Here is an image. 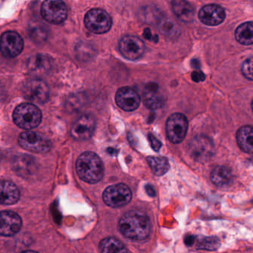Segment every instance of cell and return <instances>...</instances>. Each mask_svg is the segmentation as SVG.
<instances>
[{"instance_id":"cell-1","label":"cell","mask_w":253,"mask_h":253,"mask_svg":"<svg viewBox=\"0 0 253 253\" xmlns=\"http://www.w3.org/2000/svg\"><path fill=\"white\" fill-rule=\"evenodd\" d=\"M119 229L126 238L134 241H143L150 235L152 223L145 213L131 211L121 217Z\"/></svg>"},{"instance_id":"cell-2","label":"cell","mask_w":253,"mask_h":253,"mask_svg":"<svg viewBox=\"0 0 253 253\" xmlns=\"http://www.w3.org/2000/svg\"><path fill=\"white\" fill-rule=\"evenodd\" d=\"M77 172L81 180L88 183H96L103 178L104 166L97 154L86 152L80 155L77 161Z\"/></svg>"},{"instance_id":"cell-3","label":"cell","mask_w":253,"mask_h":253,"mask_svg":"<svg viewBox=\"0 0 253 253\" xmlns=\"http://www.w3.org/2000/svg\"><path fill=\"white\" fill-rule=\"evenodd\" d=\"M41 109L33 103H23L14 109L13 120L14 124L25 130L37 128L42 121Z\"/></svg>"},{"instance_id":"cell-4","label":"cell","mask_w":253,"mask_h":253,"mask_svg":"<svg viewBox=\"0 0 253 253\" xmlns=\"http://www.w3.org/2000/svg\"><path fill=\"white\" fill-rule=\"evenodd\" d=\"M84 23L90 32L97 35H103L109 32L112 28V19L104 10L94 8L85 14Z\"/></svg>"},{"instance_id":"cell-5","label":"cell","mask_w":253,"mask_h":253,"mask_svg":"<svg viewBox=\"0 0 253 253\" xmlns=\"http://www.w3.org/2000/svg\"><path fill=\"white\" fill-rule=\"evenodd\" d=\"M19 144L26 150L35 153H46L51 148V143L48 137L41 133L28 131L19 136Z\"/></svg>"},{"instance_id":"cell-6","label":"cell","mask_w":253,"mask_h":253,"mask_svg":"<svg viewBox=\"0 0 253 253\" xmlns=\"http://www.w3.org/2000/svg\"><path fill=\"white\" fill-rule=\"evenodd\" d=\"M131 189L124 183L109 186L103 195L105 204L113 208L126 205L131 201Z\"/></svg>"},{"instance_id":"cell-7","label":"cell","mask_w":253,"mask_h":253,"mask_svg":"<svg viewBox=\"0 0 253 253\" xmlns=\"http://www.w3.org/2000/svg\"><path fill=\"white\" fill-rule=\"evenodd\" d=\"M187 118L183 114L174 113L167 120V134L173 143H180L184 140L188 131Z\"/></svg>"},{"instance_id":"cell-8","label":"cell","mask_w":253,"mask_h":253,"mask_svg":"<svg viewBox=\"0 0 253 253\" xmlns=\"http://www.w3.org/2000/svg\"><path fill=\"white\" fill-rule=\"evenodd\" d=\"M41 14L44 20L48 23L51 24H60L67 18V7L62 1L48 0L45 1L41 6Z\"/></svg>"},{"instance_id":"cell-9","label":"cell","mask_w":253,"mask_h":253,"mask_svg":"<svg viewBox=\"0 0 253 253\" xmlns=\"http://www.w3.org/2000/svg\"><path fill=\"white\" fill-rule=\"evenodd\" d=\"M23 94L25 98L33 103H46L49 98L48 85L42 80L33 79L26 82L23 85Z\"/></svg>"},{"instance_id":"cell-10","label":"cell","mask_w":253,"mask_h":253,"mask_svg":"<svg viewBox=\"0 0 253 253\" xmlns=\"http://www.w3.org/2000/svg\"><path fill=\"white\" fill-rule=\"evenodd\" d=\"M24 48L23 38L15 32H5L0 38V51L6 58H14L21 54Z\"/></svg>"},{"instance_id":"cell-11","label":"cell","mask_w":253,"mask_h":253,"mask_svg":"<svg viewBox=\"0 0 253 253\" xmlns=\"http://www.w3.org/2000/svg\"><path fill=\"white\" fill-rule=\"evenodd\" d=\"M121 54L127 60H137L144 54L146 46L142 40L136 36L127 35L119 42Z\"/></svg>"},{"instance_id":"cell-12","label":"cell","mask_w":253,"mask_h":253,"mask_svg":"<svg viewBox=\"0 0 253 253\" xmlns=\"http://www.w3.org/2000/svg\"><path fill=\"white\" fill-rule=\"evenodd\" d=\"M189 152L193 159L198 161H207L212 155L214 146L210 137L197 136L191 140Z\"/></svg>"},{"instance_id":"cell-13","label":"cell","mask_w":253,"mask_h":253,"mask_svg":"<svg viewBox=\"0 0 253 253\" xmlns=\"http://www.w3.org/2000/svg\"><path fill=\"white\" fill-rule=\"evenodd\" d=\"M96 128V121L90 114H85L78 118L72 126L71 135L75 140H85L91 138Z\"/></svg>"},{"instance_id":"cell-14","label":"cell","mask_w":253,"mask_h":253,"mask_svg":"<svg viewBox=\"0 0 253 253\" xmlns=\"http://www.w3.org/2000/svg\"><path fill=\"white\" fill-rule=\"evenodd\" d=\"M117 105L126 112H133L139 107L140 104V97L138 93L130 88L122 87L117 91L115 95Z\"/></svg>"},{"instance_id":"cell-15","label":"cell","mask_w":253,"mask_h":253,"mask_svg":"<svg viewBox=\"0 0 253 253\" xmlns=\"http://www.w3.org/2000/svg\"><path fill=\"white\" fill-rule=\"evenodd\" d=\"M23 222L18 214L12 211H0V235L13 236L20 232Z\"/></svg>"},{"instance_id":"cell-16","label":"cell","mask_w":253,"mask_h":253,"mask_svg":"<svg viewBox=\"0 0 253 253\" xmlns=\"http://www.w3.org/2000/svg\"><path fill=\"white\" fill-rule=\"evenodd\" d=\"M198 17L204 24L216 26L224 21L226 12L220 5L211 4L203 7L200 10Z\"/></svg>"},{"instance_id":"cell-17","label":"cell","mask_w":253,"mask_h":253,"mask_svg":"<svg viewBox=\"0 0 253 253\" xmlns=\"http://www.w3.org/2000/svg\"><path fill=\"white\" fill-rule=\"evenodd\" d=\"M143 103L148 109L156 110L164 106L165 97L155 84H148L143 92Z\"/></svg>"},{"instance_id":"cell-18","label":"cell","mask_w":253,"mask_h":253,"mask_svg":"<svg viewBox=\"0 0 253 253\" xmlns=\"http://www.w3.org/2000/svg\"><path fill=\"white\" fill-rule=\"evenodd\" d=\"M20 190L12 182L8 180L0 181V204L11 205L20 199Z\"/></svg>"},{"instance_id":"cell-19","label":"cell","mask_w":253,"mask_h":253,"mask_svg":"<svg viewBox=\"0 0 253 253\" xmlns=\"http://www.w3.org/2000/svg\"><path fill=\"white\" fill-rule=\"evenodd\" d=\"M173 11L177 18L184 23H190L195 16V8L189 2L183 0H175L171 2Z\"/></svg>"},{"instance_id":"cell-20","label":"cell","mask_w":253,"mask_h":253,"mask_svg":"<svg viewBox=\"0 0 253 253\" xmlns=\"http://www.w3.org/2000/svg\"><path fill=\"white\" fill-rule=\"evenodd\" d=\"M237 143L243 152L252 154L253 152V134L252 126H244L238 129Z\"/></svg>"},{"instance_id":"cell-21","label":"cell","mask_w":253,"mask_h":253,"mask_svg":"<svg viewBox=\"0 0 253 253\" xmlns=\"http://www.w3.org/2000/svg\"><path fill=\"white\" fill-rule=\"evenodd\" d=\"M211 180L214 185L220 187L229 186L233 180L232 170L223 166L215 167L211 171Z\"/></svg>"},{"instance_id":"cell-22","label":"cell","mask_w":253,"mask_h":253,"mask_svg":"<svg viewBox=\"0 0 253 253\" xmlns=\"http://www.w3.org/2000/svg\"><path fill=\"white\" fill-rule=\"evenodd\" d=\"M235 39L239 43L251 45L253 42V25L252 22L243 23L235 30Z\"/></svg>"},{"instance_id":"cell-23","label":"cell","mask_w":253,"mask_h":253,"mask_svg":"<svg viewBox=\"0 0 253 253\" xmlns=\"http://www.w3.org/2000/svg\"><path fill=\"white\" fill-rule=\"evenodd\" d=\"M100 250L101 253H128L126 247L117 238H104L100 244Z\"/></svg>"},{"instance_id":"cell-24","label":"cell","mask_w":253,"mask_h":253,"mask_svg":"<svg viewBox=\"0 0 253 253\" xmlns=\"http://www.w3.org/2000/svg\"><path fill=\"white\" fill-rule=\"evenodd\" d=\"M146 160L154 174L156 175H164L169 170V162L165 157L149 156Z\"/></svg>"},{"instance_id":"cell-25","label":"cell","mask_w":253,"mask_h":253,"mask_svg":"<svg viewBox=\"0 0 253 253\" xmlns=\"http://www.w3.org/2000/svg\"><path fill=\"white\" fill-rule=\"evenodd\" d=\"M50 60L46 56L37 54L29 60V68L32 72L42 73L48 70Z\"/></svg>"},{"instance_id":"cell-26","label":"cell","mask_w":253,"mask_h":253,"mask_svg":"<svg viewBox=\"0 0 253 253\" xmlns=\"http://www.w3.org/2000/svg\"><path fill=\"white\" fill-rule=\"evenodd\" d=\"M30 37L37 42H42L48 38V28L43 23L35 22L29 26Z\"/></svg>"},{"instance_id":"cell-27","label":"cell","mask_w":253,"mask_h":253,"mask_svg":"<svg viewBox=\"0 0 253 253\" xmlns=\"http://www.w3.org/2000/svg\"><path fill=\"white\" fill-rule=\"evenodd\" d=\"M158 25L160 32L165 36L175 37L177 35V32H180V29L176 23L168 19H164Z\"/></svg>"},{"instance_id":"cell-28","label":"cell","mask_w":253,"mask_h":253,"mask_svg":"<svg viewBox=\"0 0 253 253\" xmlns=\"http://www.w3.org/2000/svg\"><path fill=\"white\" fill-rule=\"evenodd\" d=\"M198 248L207 250H214L218 247L219 241L215 238H199L197 241Z\"/></svg>"},{"instance_id":"cell-29","label":"cell","mask_w":253,"mask_h":253,"mask_svg":"<svg viewBox=\"0 0 253 253\" xmlns=\"http://www.w3.org/2000/svg\"><path fill=\"white\" fill-rule=\"evenodd\" d=\"M241 72L244 76L249 81H253V58L252 57L247 59L243 63L242 66H241Z\"/></svg>"},{"instance_id":"cell-30","label":"cell","mask_w":253,"mask_h":253,"mask_svg":"<svg viewBox=\"0 0 253 253\" xmlns=\"http://www.w3.org/2000/svg\"><path fill=\"white\" fill-rule=\"evenodd\" d=\"M149 141H150L151 146L153 148L154 150L156 151V152L159 151L161 146H162V143H161V142L160 141V140H158L155 136L151 134V133H149Z\"/></svg>"},{"instance_id":"cell-31","label":"cell","mask_w":253,"mask_h":253,"mask_svg":"<svg viewBox=\"0 0 253 253\" xmlns=\"http://www.w3.org/2000/svg\"><path fill=\"white\" fill-rule=\"evenodd\" d=\"M192 79L195 82H200V81H204V75L201 72H193L192 75Z\"/></svg>"},{"instance_id":"cell-32","label":"cell","mask_w":253,"mask_h":253,"mask_svg":"<svg viewBox=\"0 0 253 253\" xmlns=\"http://www.w3.org/2000/svg\"><path fill=\"white\" fill-rule=\"evenodd\" d=\"M146 190L150 196L154 197L156 195L155 189H154L153 186H151V185H147V186H146Z\"/></svg>"},{"instance_id":"cell-33","label":"cell","mask_w":253,"mask_h":253,"mask_svg":"<svg viewBox=\"0 0 253 253\" xmlns=\"http://www.w3.org/2000/svg\"><path fill=\"white\" fill-rule=\"evenodd\" d=\"M38 253V252L32 251V250H28V251L23 252V253Z\"/></svg>"}]
</instances>
